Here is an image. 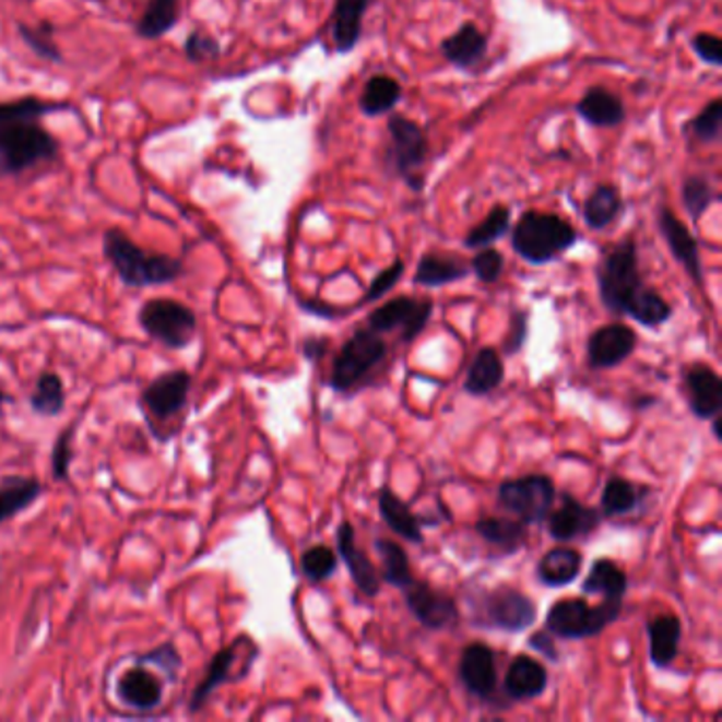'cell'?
<instances>
[{"label":"cell","instance_id":"obj_55","mask_svg":"<svg viewBox=\"0 0 722 722\" xmlns=\"http://www.w3.org/2000/svg\"><path fill=\"white\" fill-rule=\"evenodd\" d=\"M712 433H714L717 441H721V415L712 417Z\"/></svg>","mask_w":722,"mask_h":722},{"label":"cell","instance_id":"obj_54","mask_svg":"<svg viewBox=\"0 0 722 722\" xmlns=\"http://www.w3.org/2000/svg\"><path fill=\"white\" fill-rule=\"evenodd\" d=\"M530 647L536 649V651H541L547 659H557V651L553 647V638H547L545 634H534L530 638Z\"/></svg>","mask_w":722,"mask_h":722},{"label":"cell","instance_id":"obj_31","mask_svg":"<svg viewBox=\"0 0 722 722\" xmlns=\"http://www.w3.org/2000/svg\"><path fill=\"white\" fill-rule=\"evenodd\" d=\"M378 507L379 516L396 536H401L410 543H422L424 541L419 517L413 516L412 509L390 487L379 489Z\"/></svg>","mask_w":722,"mask_h":722},{"label":"cell","instance_id":"obj_19","mask_svg":"<svg viewBox=\"0 0 722 722\" xmlns=\"http://www.w3.org/2000/svg\"><path fill=\"white\" fill-rule=\"evenodd\" d=\"M246 640H248V638L241 636L236 642H232L229 647L221 649L218 653L212 656V661L208 663L204 678L200 680V685L196 687L193 695H191V699H189V712H191V714H198V712L206 706L210 695H212L216 688L221 687V685L240 680V676H236L234 670H236V665H238V661L241 659L240 651Z\"/></svg>","mask_w":722,"mask_h":722},{"label":"cell","instance_id":"obj_33","mask_svg":"<svg viewBox=\"0 0 722 722\" xmlns=\"http://www.w3.org/2000/svg\"><path fill=\"white\" fill-rule=\"evenodd\" d=\"M505 379V367L494 347H482L469 367L464 390L473 396H485L494 392Z\"/></svg>","mask_w":722,"mask_h":722},{"label":"cell","instance_id":"obj_56","mask_svg":"<svg viewBox=\"0 0 722 722\" xmlns=\"http://www.w3.org/2000/svg\"><path fill=\"white\" fill-rule=\"evenodd\" d=\"M2 399H7V401H9V396H4V394H2V392H0V401H2Z\"/></svg>","mask_w":722,"mask_h":722},{"label":"cell","instance_id":"obj_18","mask_svg":"<svg viewBox=\"0 0 722 722\" xmlns=\"http://www.w3.org/2000/svg\"><path fill=\"white\" fill-rule=\"evenodd\" d=\"M688 407L699 419H712L722 412V379L708 365H693L685 371Z\"/></svg>","mask_w":722,"mask_h":722},{"label":"cell","instance_id":"obj_4","mask_svg":"<svg viewBox=\"0 0 722 722\" xmlns=\"http://www.w3.org/2000/svg\"><path fill=\"white\" fill-rule=\"evenodd\" d=\"M595 280L602 304L613 313L625 316L629 304L644 286L638 268L636 241H619L606 250L595 268Z\"/></svg>","mask_w":722,"mask_h":722},{"label":"cell","instance_id":"obj_38","mask_svg":"<svg viewBox=\"0 0 722 722\" xmlns=\"http://www.w3.org/2000/svg\"><path fill=\"white\" fill-rule=\"evenodd\" d=\"M475 530L485 543L505 551H516L528 536L525 523L505 517H483L477 521Z\"/></svg>","mask_w":722,"mask_h":722},{"label":"cell","instance_id":"obj_15","mask_svg":"<svg viewBox=\"0 0 722 722\" xmlns=\"http://www.w3.org/2000/svg\"><path fill=\"white\" fill-rule=\"evenodd\" d=\"M403 591L407 608L426 629H446L460 617L458 604L443 591H437L419 581H413L412 585Z\"/></svg>","mask_w":722,"mask_h":722},{"label":"cell","instance_id":"obj_45","mask_svg":"<svg viewBox=\"0 0 722 722\" xmlns=\"http://www.w3.org/2000/svg\"><path fill=\"white\" fill-rule=\"evenodd\" d=\"M20 35L24 38V43L35 51L38 58L49 60V62H60V49L54 40V31L49 24H40V26H20Z\"/></svg>","mask_w":722,"mask_h":722},{"label":"cell","instance_id":"obj_11","mask_svg":"<svg viewBox=\"0 0 722 722\" xmlns=\"http://www.w3.org/2000/svg\"><path fill=\"white\" fill-rule=\"evenodd\" d=\"M433 316V301L415 297H396L369 313V329L376 333L401 331L403 342H413Z\"/></svg>","mask_w":722,"mask_h":722},{"label":"cell","instance_id":"obj_17","mask_svg":"<svg viewBox=\"0 0 722 722\" xmlns=\"http://www.w3.org/2000/svg\"><path fill=\"white\" fill-rule=\"evenodd\" d=\"M460 680L471 695L480 699H489L494 695L498 685V672H496V656L487 644L473 642L462 651Z\"/></svg>","mask_w":722,"mask_h":722},{"label":"cell","instance_id":"obj_37","mask_svg":"<svg viewBox=\"0 0 722 722\" xmlns=\"http://www.w3.org/2000/svg\"><path fill=\"white\" fill-rule=\"evenodd\" d=\"M376 551L381 557L383 564V572H381V581L388 585L396 587V589H407L415 581L412 572V564L405 549L388 538H378L376 541Z\"/></svg>","mask_w":722,"mask_h":722},{"label":"cell","instance_id":"obj_41","mask_svg":"<svg viewBox=\"0 0 722 722\" xmlns=\"http://www.w3.org/2000/svg\"><path fill=\"white\" fill-rule=\"evenodd\" d=\"M625 316L634 318L638 324L647 329H656L672 318V306L651 286H642V291L634 297Z\"/></svg>","mask_w":722,"mask_h":722},{"label":"cell","instance_id":"obj_10","mask_svg":"<svg viewBox=\"0 0 722 722\" xmlns=\"http://www.w3.org/2000/svg\"><path fill=\"white\" fill-rule=\"evenodd\" d=\"M482 608L487 627L509 634L525 631L536 620V604L513 587H498L485 593Z\"/></svg>","mask_w":722,"mask_h":722},{"label":"cell","instance_id":"obj_5","mask_svg":"<svg viewBox=\"0 0 722 722\" xmlns=\"http://www.w3.org/2000/svg\"><path fill=\"white\" fill-rule=\"evenodd\" d=\"M388 164L412 191L424 189V166L430 155V142L419 123L405 115L388 117Z\"/></svg>","mask_w":722,"mask_h":722},{"label":"cell","instance_id":"obj_1","mask_svg":"<svg viewBox=\"0 0 722 722\" xmlns=\"http://www.w3.org/2000/svg\"><path fill=\"white\" fill-rule=\"evenodd\" d=\"M69 104L40 98H20L0 104V178L33 173L58 159L60 142L47 132L40 119Z\"/></svg>","mask_w":722,"mask_h":722},{"label":"cell","instance_id":"obj_29","mask_svg":"<svg viewBox=\"0 0 722 722\" xmlns=\"http://www.w3.org/2000/svg\"><path fill=\"white\" fill-rule=\"evenodd\" d=\"M581 566H583V557L579 551L555 547L541 557L536 575L543 585L566 587L579 579Z\"/></svg>","mask_w":722,"mask_h":722},{"label":"cell","instance_id":"obj_27","mask_svg":"<svg viewBox=\"0 0 722 722\" xmlns=\"http://www.w3.org/2000/svg\"><path fill=\"white\" fill-rule=\"evenodd\" d=\"M469 272H471V265L453 255L426 252L417 263L413 282L417 286L439 288V286H448V284L464 280Z\"/></svg>","mask_w":722,"mask_h":722},{"label":"cell","instance_id":"obj_6","mask_svg":"<svg viewBox=\"0 0 722 722\" xmlns=\"http://www.w3.org/2000/svg\"><path fill=\"white\" fill-rule=\"evenodd\" d=\"M623 602L604 600L600 606H589L585 600H559L547 613V631L561 640H583L602 634L619 619Z\"/></svg>","mask_w":722,"mask_h":722},{"label":"cell","instance_id":"obj_2","mask_svg":"<svg viewBox=\"0 0 722 722\" xmlns=\"http://www.w3.org/2000/svg\"><path fill=\"white\" fill-rule=\"evenodd\" d=\"M103 250L119 280L130 288L164 286L185 274L182 261L164 252L144 250L119 227L104 234Z\"/></svg>","mask_w":722,"mask_h":722},{"label":"cell","instance_id":"obj_52","mask_svg":"<svg viewBox=\"0 0 722 722\" xmlns=\"http://www.w3.org/2000/svg\"><path fill=\"white\" fill-rule=\"evenodd\" d=\"M525 335H528V316H525V311H521V313L513 316L511 335L505 340V352L507 354L519 352L521 345L525 342Z\"/></svg>","mask_w":722,"mask_h":722},{"label":"cell","instance_id":"obj_14","mask_svg":"<svg viewBox=\"0 0 722 722\" xmlns=\"http://www.w3.org/2000/svg\"><path fill=\"white\" fill-rule=\"evenodd\" d=\"M636 344L638 338L627 324H604L587 342V360L593 369H613L634 354Z\"/></svg>","mask_w":722,"mask_h":722},{"label":"cell","instance_id":"obj_26","mask_svg":"<svg viewBox=\"0 0 722 722\" xmlns=\"http://www.w3.org/2000/svg\"><path fill=\"white\" fill-rule=\"evenodd\" d=\"M647 631H649V654L654 667L667 670L678 656L683 623L676 615H659L649 620Z\"/></svg>","mask_w":722,"mask_h":722},{"label":"cell","instance_id":"obj_9","mask_svg":"<svg viewBox=\"0 0 722 722\" xmlns=\"http://www.w3.org/2000/svg\"><path fill=\"white\" fill-rule=\"evenodd\" d=\"M498 502L525 523H543L555 502V485L547 475H525L498 487Z\"/></svg>","mask_w":722,"mask_h":722},{"label":"cell","instance_id":"obj_21","mask_svg":"<svg viewBox=\"0 0 722 722\" xmlns=\"http://www.w3.org/2000/svg\"><path fill=\"white\" fill-rule=\"evenodd\" d=\"M119 699L138 712H151L164 701V685L162 680L144 670L140 663L137 667L126 670V674L117 683Z\"/></svg>","mask_w":722,"mask_h":722},{"label":"cell","instance_id":"obj_53","mask_svg":"<svg viewBox=\"0 0 722 722\" xmlns=\"http://www.w3.org/2000/svg\"><path fill=\"white\" fill-rule=\"evenodd\" d=\"M327 347H329V342L324 338H308L301 345L306 358H310V360H320L324 356Z\"/></svg>","mask_w":722,"mask_h":722},{"label":"cell","instance_id":"obj_50","mask_svg":"<svg viewBox=\"0 0 722 722\" xmlns=\"http://www.w3.org/2000/svg\"><path fill=\"white\" fill-rule=\"evenodd\" d=\"M185 54L191 62L200 64V62H208V60H216L221 56V45H218L216 38H212L210 35L193 33L185 43Z\"/></svg>","mask_w":722,"mask_h":722},{"label":"cell","instance_id":"obj_44","mask_svg":"<svg viewBox=\"0 0 722 722\" xmlns=\"http://www.w3.org/2000/svg\"><path fill=\"white\" fill-rule=\"evenodd\" d=\"M301 570L311 583H324L338 570V553L327 545L310 547L301 555Z\"/></svg>","mask_w":722,"mask_h":722},{"label":"cell","instance_id":"obj_42","mask_svg":"<svg viewBox=\"0 0 722 722\" xmlns=\"http://www.w3.org/2000/svg\"><path fill=\"white\" fill-rule=\"evenodd\" d=\"M680 200L693 221H699L712 204L719 202V193L712 180L703 174H688L680 185Z\"/></svg>","mask_w":722,"mask_h":722},{"label":"cell","instance_id":"obj_51","mask_svg":"<svg viewBox=\"0 0 722 722\" xmlns=\"http://www.w3.org/2000/svg\"><path fill=\"white\" fill-rule=\"evenodd\" d=\"M137 663H155V665H159L170 678H176L178 670L182 667V659H180V654L176 651V647H174L173 642H166V644L157 647L155 651L140 654V656H137Z\"/></svg>","mask_w":722,"mask_h":722},{"label":"cell","instance_id":"obj_3","mask_svg":"<svg viewBox=\"0 0 722 722\" xmlns=\"http://www.w3.org/2000/svg\"><path fill=\"white\" fill-rule=\"evenodd\" d=\"M579 241V232L561 216L528 210L511 232V246L525 263L547 265Z\"/></svg>","mask_w":722,"mask_h":722},{"label":"cell","instance_id":"obj_16","mask_svg":"<svg viewBox=\"0 0 722 722\" xmlns=\"http://www.w3.org/2000/svg\"><path fill=\"white\" fill-rule=\"evenodd\" d=\"M561 498H564L561 507L555 511L551 509L549 516L545 519L551 536L559 543H570L589 536L600 525L602 516L591 507H583L570 494H564Z\"/></svg>","mask_w":722,"mask_h":722},{"label":"cell","instance_id":"obj_25","mask_svg":"<svg viewBox=\"0 0 722 722\" xmlns=\"http://www.w3.org/2000/svg\"><path fill=\"white\" fill-rule=\"evenodd\" d=\"M547 685H549L547 670L528 654L516 656L505 676V693L516 701H530L541 697Z\"/></svg>","mask_w":722,"mask_h":722},{"label":"cell","instance_id":"obj_43","mask_svg":"<svg viewBox=\"0 0 722 722\" xmlns=\"http://www.w3.org/2000/svg\"><path fill=\"white\" fill-rule=\"evenodd\" d=\"M688 134L703 142L714 144L721 140L722 132V100L714 98L706 104L687 123Z\"/></svg>","mask_w":722,"mask_h":722},{"label":"cell","instance_id":"obj_49","mask_svg":"<svg viewBox=\"0 0 722 722\" xmlns=\"http://www.w3.org/2000/svg\"><path fill=\"white\" fill-rule=\"evenodd\" d=\"M690 47L697 54V58L701 62H706L708 67L721 69L722 67V38L712 33H697L690 38Z\"/></svg>","mask_w":722,"mask_h":722},{"label":"cell","instance_id":"obj_46","mask_svg":"<svg viewBox=\"0 0 722 722\" xmlns=\"http://www.w3.org/2000/svg\"><path fill=\"white\" fill-rule=\"evenodd\" d=\"M471 270H473V274L482 280L483 284H494L502 275L505 257H502L500 250H496L492 246H485V248H480V252L473 257Z\"/></svg>","mask_w":722,"mask_h":722},{"label":"cell","instance_id":"obj_39","mask_svg":"<svg viewBox=\"0 0 722 722\" xmlns=\"http://www.w3.org/2000/svg\"><path fill=\"white\" fill-rule=\"evenodd\" d=\"M511 232V208L505 204H496L492 208L480 225H475L466 236L464 246L480 250L485 246H492L494 241L505 238Z\"/></svg>","mask_w":722,"mask_h":722},{"label":"cell","instance_id":"obj_20","mask_svg":"<svg viewBox=\"0 0 722 722\" xmlns=\"http://www.w3.org/2000/svg\"><path fill=\"white\" fill-rule=\"evenodd\" d=\"M335 536H338V553L344 559L354 585L369 597L378 595L379 589H381V577H379L374 561L358 549L354 525L350 521H342Z\"/></svg>","mask_w":722,"mask_h":722},{"label":"cell","instance_id":"obj_34","mask_svg":"<svg viewBox=\"0 0 722 722\" xmlns=\"http://www.w3.org/2000/svg\"><path fill=\"white\" fill-rule=\"evenodd\" d=\"M627 591V575L613 559H595L583 583L585 595H604V600L623 602Z\"/></svg>","mask_w":722,"mask_h":722},{"label":"cell","instance_id":"obj_32","mask_svg":"<svg viewBox=\"0 0 722 722\" xmlns=\"http://www.w3.org/2000/svg\"><path fill=\"white\" fill-rule=\"evenodd\" d=\"M43 494V485L36 477L9 475L0 482V525L9 519L33 507L36 498Z\"/></svg>","mask_w":722,"mask_h":722},{"label":"cell","instance_id":"obj_12","mask_svg":"<svg viewBox=\"0 0 722 722\" xmlns=\"http://www.w3.org/2000/svg\"><path fill=\"white\" fill-rule=\"evenodd\" d=\"M191 381V376L182 369L162 374L144 388L140 396L142 407L157 419H170L187 407Z\"/></svg>","mask_w":722,"mask_h":722},{"label":"cell","instance_id":"obj_47","mask_svg":"<svg viewBox=\"0 0 722 722\" xmlns=\"http://www.w3.org/2000/svg\"><path fill=\"white\" fill-rule=\"evenodd\" d=\"M403 274H405V263H403L401 259H396L392 265H388L386 270H381V272L371 280V284H369V288H367L363 301H365V304H369V301H378L383 295H388V293L401 282Z\"/></svg>","mask_w":722,"mask_h":722},{"label":"cell","instance_id":"obj_7","mask_svg":"<svg viewBox=\"0 0 722 722\" xmlns=\"http://www.w3.org/2000/svg\"><path fill=\"white\" fill-rule=\"evenodd\" d=\"M138 322L149 338L170 350L187 347L198 331L196 311L168 297L149 299L138 311Z\"/></svg>","mask_w":722,"mask_h":722},{"label":"cell","instance_id":"obj_13","mask_svg":"<svg viewBox=\"0 0 722 722\" xmlns=\"http://www.w3.org/2000/svg\"><path fill=\"white\" fill-rule=\"evenodd\" d=\"M656 225L667 244L672 257L685 268L695 284H703V265H701V255H699V244L695 236L688 232L687 225L676 216L672 208L661 206L656 212Z\"/></svg>","mask_w":722,"mask_h":722},{"label":"cell","instance_id":"obj_28","mask_svg":"<svg viewBox=\"0 0 722 722\" xmlns=\"http://www.w3.org/2000/svg\"><path fill=\"white\" fill-rule=\"evenodd\" d=\"M625 210V200L617 185L600 182L587 196L583 204V218L591 232H602L611 227Z\"/></svg>","mask_w":722,"mask_h":722},{"label":"cell","instance_id":"obj_23","mask_svg":"<svg viewBox=\"0 0 722 722\" xmlns=\"http://www.w3.org/2000/svg\"><path fill=\"white\" fill-rule=\"evenodd\" d=\"M371 0H335L331 13V38L335 51L340 56L350 54L360 36H363V20L369 11Z\"/></svg>","mask_w":722,"mask_h":722},{"label":"cell","instance_id":"obj_24","mask_svg":"<svg viewBox=\"0 0 722 722\" xmlns=\"http://www.w3.org/2000/svg\"><path fill=\"white\" fill-rule=\"evenodd\" d=\"M577 115L593 128H617L625 121L627 110L619 94L608 87L593 85L577 103Z\"/></svg>","mask_w":722,"mask_h":722},{"label":"cell","instance_id":"obj_40","mask_svg":"<svg viewBox=\"0 0 722 722\" xmlns=\"http://www.w3.org/2000/svg\"><path fill=\"white\" fill-rule=\"evenodd\" d=\"M31 407H33V412L43 417H54V415L64 412L67 390H64V381L58 374L45 371L38 376L35 390L31 394Z\"/></svg>","mask_w":722,"mask_h":722},{"label":"cell","instance_id":"obj_30","mask_svg":"<svg viewBox=\"0 0 722 722\" xmlns=\"http://www.w3.org/2000/svg\"><path fill=\"white\" fill-rule=\"evenodd\" d=\"M401 98H403V87L394 76L374 74L371 79H367V83L360 92L358 106L365 117L376 119V117H383V115L392 113L394 106L401 103Z\"/></svg>","mask_w":722,"mask_h":722},{"label":"cell","instance_id":"obj_22","mask_svg":"<svg viewBox=\"0 0 722 722\" xmlns=\"http://www.w3.org/2000/svg\"><path fill=\"white\" fill-rule=\"evenodd\" d=\"M487 45L489 40L480 31V26L466 22L441 40V54L453 69L471 70L487 56Z\"/></svg>","mask_w":722,"mask_h":722},{"label":"cell","instance_id":"obj_36","mask_svg":"<svg viewBox=\"0 0 722 722\" xmlns=\"http://www.w3.org/2000/svg\"><path fill=\"white\" fill-rule=\"evenodd\" d=\"M180 17V0H149L140 20L137 33L142 38H159L173 31Z\"/></svg>","mask_w":722,"mask_h":722},{"label":"cell","instance_id":"obj_8","mask_svg":"<svg viewBox=\"0 0 722 722\" xmlns=\"http://www.w3.org/2000/svg\"><path fill=\"white\" fill-rule=\"evenodd\" d=\"M388 345L374 329L356 331L340 350L333 371H331V388L338 392H347L356 383H360L371 374L379 363L386 358Z\"/></svg>","mask_w":722,"mask_h":722},{"label":"cell","instance_id":"obj_35","mask_svg":"<svg viewBox=\"0 0 722 722\" xmlns=\"http://www.w3.org/2000/svg\"><path fill=\"white\" fill-rule=\"evenodd\" d=\"M647 494H649L647 487H640L623 477H613L606 482L602 492V513L606 517L634 513L642 505Z\"/></svg>","mask_w":722,"mask_h":722},{"label":"cell","instance_id":"obj_48","mask_svg":"<svg viewBox=\"0 0 722 722\" xmlns=\"http://www.w3.org/2000/svg\"><path fill=\"white\" fill-rule=\"evenodd\" d=\"M72 437H74V426H69L62 430L58 437L54 453H51V475L56 482H67L69 480L70 460H72Z\"/></svg>","mask_w":722,"mask_h":722}]
</instances>
